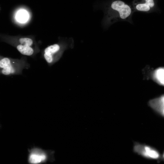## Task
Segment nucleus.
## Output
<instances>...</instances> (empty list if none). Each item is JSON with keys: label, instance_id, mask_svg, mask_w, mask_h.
Returning a JSON list of instances; mask_svg holds the SVG:
<instances>
[{"label": "nucleus", "instance_id": "obj_1", "mask_svg": "<svg viewBox=\"0 0 164 164\" xmlns=\"http://www.w3.org/2000/svg\"><path fill=\"white\" fill-rule=\"evenodd\" d=\"M133 148L134 150L136 153L146 158L157 159L160 157L159 152L150 146L135 143Z\"/></svg>", "mask_w": 164, "mask_h": 164}, {"label": "nucleus", "instance_id": "obj_2", "mask_svg": "<svg viewBox=\"0 0 164 164\" xmlns=\"http://www.w3.org/2000/svg\"><path fill=\"white\" fill-rule=\"evenodd\" d=\"M149 104L155 111L164 116V95L150 100Z\"/></svg>", "mask_w": 164, "mask_h": 164}, {"label": "nucleus", "instance_id": "obj_3", "mask_svg": "<svg viewBox=\"0 0 164 164\" xmlns=\"http://www.w3.org/2000/svg\"><path fill=\"white\" fill-rule=\"evenodd\" d=\"M60 49V46L57 44L50 45L46 47L44 50V57L46 62L49 63H53V56Z\"/></svg>", "mask_w": 164, "mask_h": 164}, {"label": "nucleus", "instance_id": "obj_4", "mask_svg": "<svg viewBox=\"0 0 164 164\" xmlns=\"http://www.w3.org/2000/svg\"><path fill=\"white\" fill-rule=\"evenodd\" d=\"M134 3H137L146 12H150L155 7V0H134Z\"/></svg>", "mask_w": 164, "mask_h": 164}, {"label": "nucleus", "instance_id": "obj_5", "mask_svg": "<svg viewBox=\"0 0 164 164\" xmlns=\"http://www.w3.org/2000/svg\"><path fill=\"white\" fill-rule=\"evenodd\" d=\"M154 79L159 84L164 86V67L156 69L153 74Z\"/></svg>", "mask_w": 164, "mask_h": 164}, {"label": "nucleus", "instance_id": "obj_6", "mask_svg": "<svg viewBox=\"0 0 164 164\" xmlns=\"http://www.w3.org/2000/svg\"><path fill=\"white\" fill-rule=\"evenodd\" d=\"M46 158V156L44 154L34 152L30 155L29 160L32 163L37 164L44 161Z\"/></svg>", "mask_w": 164, "mask_h": 164}, {"label": "nucleus", "instance_id": "obj_7", "mask_svg": "<svg viewBox=\"0 0 164 164\" xmlns=\"http://www.w3.org/2000/svg\"><path fill=\"white\" fill-rule=\"evenodd\" d=\"M16 48L18 50L24 55L30 56L33 54L34 52L33 49L30 46L20 44L18 45Z\"/></svg>", "mask_w": 164, "mask_h": 164}, {"label": "nucleus", "instance_id": "obj_8", "mask_svg": "<svg viewBox=\"0 0 164 164\" xmlns=\"http://www.w3.org/2000/svg\"><path fill=\"white\" fill-rule=\"evenodd\" d=\"M27 11L24 9L19 10L16 15V18L19 22H26L28 19V15Z\"/></svg>", "mask_w": 164, "mask_h": 164}, {"label": "nucleus", "instance_id": "obj_9", "mask_svg": "<svg viewBox=\"0 0 164 164\" xmlns=\"http://www.w3.org/2000/svg\"><path fill=\"white\" fill-rule=\"evenodd\" d=\"M19 41L20 44L30 46L33 43L32 40L28 38H21L19 39Z\"/></svg>", "mask_w": 164, "mask_h": 164}, {"label": "nucleus", "instance_id": "obj_10", "mask_svg": "<svg viewBox=\"0 0 164 164\" xmlns=\"http://www.w3.org/2000/svg\"><path fill=\"white\" fill-rule=\"evenodd\" d=\"M163 158L164 159V153H163Z\"/></svg>", "mask_w": 164, "mask_h": 164}]
</instances>
